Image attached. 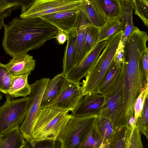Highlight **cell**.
Listing matches in <instances>:
<instances>
[{
    "mask_svg": "<svg viewBox=\"0 0 148 148\" xmlns=\"http://www.w3.org/2000/svg\"><path fill=\"white\" fill-rule=\"evenodd\" d=\"M2 45L12 57L39 49L48 40L56 38L58 29L40 17H16L4 25Z\"/></svg>",
    "mask_w": 148,
    "mask_h": 148,
    "instance_id": "cell-1",
    "label": "cell"
},
{
    "mask_svg": "<svg viewBox=\"0 0 148 148\" xmlns=\"http://www.w3.org/2000/svg\"><path fill=\"white\" fill-rule=\"evenodd\" d=\"M143 51L135 46L124 49L123 104L121 117V127H127L130 119L134 116V106L143 88L140 61Z\"/></svg>",
    "mask_w": 148,
    "mask_h": 148,
    "instance_id": "cell-2",
    "label": "cell"
},
{
    "mask_svg": "<svg viewBox=\"0 0 148 148\" xmlns=\"http://www.w3.org/2000/svg\"><path fill=\"white\" fill-rule=\"evenodd\" d=\"M123 35V31L114 35L101 54L92 65L81 83L82 95L98 93L99 88L103 82Z\"/></svg>",
    "mask_w": 148,
    "mask_h": 148,
    "instance_id": "cell-3",
    "label": "cell"
},
{
    "mask_svg": "<svg viewBox=\"0 0 148 148\" xmlns=\"http://www.w3.org/2000/svg\"><path fill=\"white\" fill-rule=\"evenodd\" d=\"M124 77V69L122 65L118 77L103 95V106L97 114L110 120L115 131L121 128V117L123 104Z\"/></svg>",
    "mask_w": 148,
    "mask_h": 148,
    "instance_id": "cell-4",
    "label": "cell"
},
{
    "mask_svg": "<svg viewBox=\"0 0 148 148\" xmlns=\"http://www.w3.org/2000/svg\"><path fill=\"white\" fill-rule=\"evenodd\" d=\"M98 117L97 114L80 117L72 116L57 139L60 142V148H79Z\"/></svg>",
    "mask_w": 148,
    "mask_h": 148,
    "instance_id": "cell-5",
    "label": "cell"
},
{
    "mask_svg": "<svg viewBox=\"0 0 148 148\" xmlns=\"http://www.w3.org/2000/svg\"><path fill=\"white\" fill-rule=\"evenodd\" d=\"M82 0H24L20 17H40L62 11L79 8Z\"/></svg>",
    "mask_w": 148,
    "mask_h": 148,
    "instance_id": "cell-6",
    "label": "cell"
},
{
    "mask_svg": "<svg viewBox=\"0 0 148 148\" xmlns=\"http://www.w3.org/2000/svg\"><path fill=\"white\" fill-rule=\"evenodd\" d=\"M5 95L6 101L0 106V136L22 124L27 114L29 101V96L15 99L8 94Z\"/></svg>",
    "mask_w": 148,
    "mask_h": 148,
    "instance_id": "cell-7",
    "label": "cell"
},
{
    "mask_svg": "<svg viewBox=\"0 0 148 148\" xmlns=\"http://www.w3.org/2000/svg\"><path fill=\"white\" fill-rule=\"evenodd\" d=\"M49 79V78H42L30 85L31 92L28 96L29 101L28 110L24 121L19 126V130L25 141L33 139V130L41 109L43 95Z\"/></svg>",
    "mask_w": 148,
    "mask_h": 148,
    "instance_id": "cell-8",
    "label": "cell"
},
{
    "mask_svg": "<svg viewBox=\"0 0 148 148\" xmlns=\"http://www.w3.org/2000/svg\"><path fill=\"white\" fill-rule=\"evenodd\" d=\"M80 13L78 8L58 12L40 17L67 35L77 29Z\"/></svg>",
    "mask_w": 148,
    "mask_h": 148,
    "instance_id": "cell-9",
    "label": "cell"
},
{
    "mask_svg": "<svg viewBox=\"0 0 148 148\" xmlns=\"http://www.w3.org/2000/svg\"><path fill=\"white\" fill-rule=\"evenodd\" d=\"M80 84L68 79L63 90L51 105L64 111H73L83 96Z\"/></svg>",
    "mask_w": 148,
    "mask_h": 148,
    "instance_id": "cell-10",
    "label": "cell"
},
{
    "mask_svg": "<svg viewBox=\"0 0 148 148\" xmlns=\"http://www.w3.org/2000/svg\"><path fill=\"white\" fill-rule=\"evenodd\" d=\"M108 42V40H106L98 42L93 49L86 55L82 61L70 72L67 77L71 80L79 82L82 78L86 76Z\"/></svg>",
    "mask_w": 148,
    "mask_h": 148,
    "instance_id": "cell-11",
    "label": "cell"
},
{
    "mask_svg": "<svg viewBox=\"0 0 148 148\" xmlns=\"http://www.w3.org/2000/svg\"><path fill=\"white\" fill-rule=\"evenodd\" d=\"M69 111H62L58 114L49 122L33 139L38 140L45 139L57 140V139L66 126L71 114Z\"/></svg>",
    "mask_w": 148,
    "mask_h": 148,
    "instance_id": "cell-12",
    "label": "cell"
},
{
    "mask_svg": "<svg viewBox=\"0 0 148 148\" xmlns=\"http://www.w3.org/2000/svg\"><path fill=\"white\" fill-rule=\"evenodd\" d=\"M104 100V95L99 93L83 96L74 109L71 115L80 117L93 114H98L101 109Z\"/></svg>",
    "mask_w": 148,
    "mask_h": 148,
    "instance_id": "cell-13",
    "label": "cell"
},
{
    "mask_svg": "<svg viewBox=\"0 0 148 148\" xmlns=\"http://www.w3.org/2000/svg\"><path fill=\"white\" fill-rule=\"evenodd\" d=\"M36 61L33 56L23 53L12 57L5 65L14 77L27 75H29L34 70Z\"/></svg>",
    "mask_w": 148,
    "mask_h": 148,
    "instance_id": "cell-14",
    "label": "cell"
},
{
    "mask_svg": "<svg viewBox=\"0 0 148 148\" xmlns=\"http://www.w3.org/2000/svg\"><path fill=\"white\" fill-rule=\"evenodd\" d=\"M68 80L61 73L49 79L44 90L41 104V109L50 106L61 93Z\"/></svg>",
    "mask_w": 148,
    "mask_h": 148,
    "instance_id": "cell-15",
    "label": "cell"
},
{
    "mask_svg": "<svg viewBox=\"0 0 148 148\" xmlns=\"http://www.w3.org/2000/svg\"><path fill=\"white\" fill-rule=\"evenodd\" d=\"M90 23L85 14L81 11L78 26L77 29L74 68L82 61L87 54L84 35L86 28Z\"/></svg>",
    "mask_w": 148,
    "mask_h": 148,
    "instance_id": "cell-16",
    "label": "cell"
},
{
    "mask_svg": "<svg viewBox=\"0 0 148 148\" xmlns=\"http://www.w3.org/2000/svg\"><path fill=\"white\" fill-rule=\"evenodd\" d=\"M99 11L107 20H121L122 10L120 0H93Z\"/></svg>",
    "mask_w": 148,
    "mask_h": 148,
    "instance_id": "cell-17",
    "label": "cell"
},
{
    "mask_svg": "<svg viewBox=\"0 0 148 148\" xmlns=\"http://www.w3.org/2000/svg\"><path fill=\"white\" fill-rule=\"evenodd\" d=\"M67 35V44L63 58L62 71L61 73L66 77L74 68L77 30Z\"/></svg>",
    "mask_w": 148,
    "mask_h": 148,
    "instance_id": "cell-18",
    "label": "cell"
},
{
    "mask_svg": "<svg viewBox=\"0 0 148 148\" xmlns=\"http://www.w3.org/2000/svg\"><path fill=\"white\" fill-rule=\"evenodd\" d=\"M79 9L90 23L98 28L102 27L107 21L99 11L93 0H82Z\"/></svg>",
    "mask_w": 148,
    "mask_h": 148,
    "instance_id": "cell-19",
    "label": "cell"
},
{
    "mask_svg": "<svg viewBox=\"0 0 148 148\" xmlns=\"http://www.w3.org/2000/svg\"><path fill=\"white\" fill-rule=\"evenodd\" d=\"M19 126L16 125L0 136V148L24 147L25 140L19 130Z\"/></svg>",
    "mask_w": 148,
    "mask_h": 148,
    "instance_id": "cell-20",
    "label": "cell"
},
{
    "mask_svg": "<svg viewBox=\"0 0 148 148\" xmlns=\"http://www.w3.org/2000/svg\"><path fill=\"white\" fill-rule=\"evenodd\" d=\"M122 10L121 19L123 36L122 40L124 46L128 36L132 31L133 27L132 12L133 4L132 0H120Z\"/></svg>",
    "mask_w": 148,
    "mask_h": 148,
    "instance_id": "cell-21",
    "label": "cell"
},
{
    "mask_svg": "<svg viewBox=\"0 0 148 148\" xmlns=\"http://www.w3.org/2000/svg\"><path fill=\"white\" fill-rule=\"evenodd\" d=\"M63 110L53 105L41 109L35 124L32 133V138L34 137L49 122Z\"/></svg>",
    "mask_w": 148,
    "mask_h": 148,
    "instance_id": "cell-22",
    "label": "cell"
},
{
    "mask_svg": "<svg viewBox=\"0 0 148 148\" xmlns=\"http://www.w3.org/2000/svg\"><path fill=\"white\" fill-rule=\"evenodd\" d=\"M28 76L26 75L14 77L8 94L14 98L29 96L31 92V88L28 83Z\"/></svg>",
    "mask_w": 148,
    "mask_h": 148,
    "instance_id": "cell-23",
    "label": "cell"
},
{
    "mask_svg": "<svg viewBox=\"0 0 148 148\" xmlns=\"http://www.w3.org/2000/svg\"><path fill=\"white\" fill-rule=\"evenodd\" d=\"M95 124L103 143L110 144L116 132L111 122L106 118L98 116Z\"/></svg>",
    "mask_w": 148,
    "mask_h": 148,
    "instance_id": "cell-24",
    "label": "cell"
},
{
    "mask_svg": "<svg viewBox=\"0 0 148 148\" xmlns=\"http://www.w3.org/2000/svg\"><path fill=\"white\" fill-rule=\"evenodd\" d=\"M122 65L117 64L113 60L99 88L98 93L103 95L116 81L121 72Z\"/></svg>",
    "mask_w": 148,
    "mask_h": 148,
    "instance_id": "cell-25",
    "label": "cell"
},
{
    "mask_svg": "<svg viewBox=\"0 0 148 148\" xmlns=\"http://www.w3.org/2000/svg\"><path fill=\"white\" fill-rule=\"evenodd\" d=\"M98 42L108 40L114 35L123 30L122 23L119 19L107 20L106 23L99 28Z\"/></svg>",
    "mask_w": 148,
    "mask_h": 148,
    "instance_id": "cell-26",
    "label": "cell"
},
{
    "mask_svg": "<svg viewBox=\"0 0 148 148\" xmlns=\"http://www.w3.org/2000/svg\"><path fill=\"white\" fill-rule=\"evenodd\" d=\"M95 123L83 140L79 148H98L102 143L103 139Z\"/></svg>",
    "mask_w": 148,
    "mask_h": 148,
    "instance_id": "cell-27",
    "label": "cell"
},
{
    "mask_svg": "<svg viewBox=\"0 0 148 148\" xmlns=\"http://www.w3.org/2000/svg\"><path fill=\"white\" fill-rule=\"evenodd\" d=\"M99 34V28L90 23L86 28L84 40L87 54L95 47L98 43Z\"/></svg>",
    "mask_w": 148,
    "mask_h": 148,
    "instance_id": "cell-28",
    "label": "cell"
},
{
    "mask_svg": "<svg viewBox=\"0 0 148 148\" xmlns=\"http://www.w3.org/2000/svg\"><path fill=\"white\" fill-rule=\"evenodd\" d=\"M132 130L123 127L116 131L110 143L109 148H126L127 142Z\"/></svg>",
    "mask_w": 148,
    "mask_h": 148,
    "instance_id": "cell-29",
    "label": "cell"
},
{
    "mask_svg": "<svg viewBox=\"0 0 148 148\" xmlns=\"http://www.w3.org/2000/svg\"><path fill=\"white\" fill-rule=\"evenodd\" d=\"M24 0H0V17H10L12 12L21 8Z\"/></svg>",
    "mask_w": 148,
    "mask_h": 148,
    "instance_id": "cell-30",
    "label": "cell"
},
{
    "mask_svg": "<svg viewBox=\"0 0 148 148\" xmlns=\"http://www.w3.org/2000/svg\"><path fill=\"white\" fill-rule=\"evenodd\" d=\"M135 125L141 134L148 139V95L146 96L141 114L138 118Z\"/></svg>",
    "mask_w": 148,
    "mask_h": 148,
    "instance_id": "cell-31",
    "label": "cell"
},
{
    "mask_svg": "<svg viewBox=\"0 0 148 148\" xmlns=\"http://www.w3.org/2000/svg\"><path fill=\"white\" fill-rule=\"evenodd\" d=\"M13 76L5 64L0 62V92L8 94Z\"/></svg>",
    "mask_w": 148,
    "mask_h": 148,
    "instance_id": "cell-32",
    "label": "cell"
},
{
    "mask_svg": "<svg viewBox=\"0 0 148 148\" xmlns=\"http://www.w3.org/2000/svg\"><path fill=\"white\" fill-rule=\"evenodd\" d=\"M135 14L148 27V1L147 0H132Z\"/></svg>",
    "mask_w": 148,
    "mask_h": 148,
    "instance_id": "cell-33",
    "label": "cell"
},
{
    "mask_svg": "<svg viewBox=\"0 0 148 148\" xmlns=\"http://www.w3.org/2000/svg\"><path fill=\"white\" fill-rule=\"evenodd\" d=\"M59 141L52 139H45L29 141H25L24 147L25 148H60Z\"/></svg>",
    "mask_w": 148,
    "mask_h": 148,
    "instance_id": "cell-34",
    "label": "cell"
},
{
    "mask_svg": "<svg viewBox=\"0 0 148 148\" xmlns=\"http://www.w3.org/2000/svg\"><path fill=\"white\" fill-rule=\"evenodd\" d=\"M139 64L142 75L143 88L145 89H148V48L142 53L140 58Z\"/></svg>",
    "mask_w": 148,
    "mask_h": 148,
    "instance_id": "cell-35",
    "label": "cell"
},
{
    "mask_svg": "<svg viewBox=\"0 0 148 148\" xmlns=\"http://www.w3.org/2000/svg\"><path fill=\"white\" fill-rule=\"evenodd\" d=\"M126 148H143L141 134L136 125L128 136Z\"/></svg>",
    "mask_w": 148,
    "mask_h": 148,
    "instance_id": "cell-36",
    "label": "cell"
},
{
    "mask_svg": "<svg viewBox=\"0 0 148 148\" xmlns=\"http://www.w3.org/2000/svg\"><path fill=\"white\" fill-rule=\"evenodd\" d=\"M148 95V89L143 88L141 93L136 100L134 106V125L142 112L145 98Z\"/></svg>",
    "mask_w": 148,
    "mask_h": 148,
    "instance_id": "cell-37",
    "label": "cell"
},
{
    "mask_svg": "<svg viewBox=\"0 0 148 148\" xmlns=\"http://www.w3.org/2000/svg\"><path fill=\"white\" fill-rule=\"evenodd\" d=\"M122 41L119 45L113 59L115 62L120 65L122 64L123 60L124 46Z\"/></svg>",
    "mask_w": 148,
    "mask_h": 148,
    "instance_id": "cell-38",
    "label": "cell"
},
{
    "mask_svg": "<svg viewBox=\"0 0 148 148\" xmlns=\"http://www.w3.org/2000/svg\"><path fill=\"white\" fill-rule=\"evenodd\" d=\"M56 38L59 45H63L66 41H67V35L64 32L58 30Z\"/></svg>",
    "mask_w": 148,
    "mask_h": 148,
    "instance_id": "cell-39",
    "label": "cell"
},
{
    "mask_svg": "<svg viewBox=\"0 0 148 148\" xmlns=\"http://www.w3.org/2000/svg\"><path fill=\"white\" fill-rule=\"evenodd\" d=\"M110 144L105 143L102 141V143L98 148H109Z\"/></svg>",
    "mask_w": 148,
    "mask_h": 148,
    "instance_id": "cell-40",
    "label": "cell"
},
{
    "mask_svg": "<svg viewBox=\"0 0 148 148\" xmlns=\"http://www.w3.org/2000/svg\"><path fill=\"white\" fill-rule=\"evenodd\" d=\"M4 25V20L0 17V30L3 27Z\"/></svg>",
    "mask_w": 148,
    "mask_h": 148,
    "instance_id": "cell-41",
    "label": "cell"
},
{
    "mask_svg": "<svg viewBox=\"0 0 148 148\" xmlns=\"http://www.w3.org/2000/svg\"><path fill=\"white\" fill-rule=\"evenodd\" d=\"M3 95L0 92V101L3 99Z\"/></svg>",
    "mask_w": 148,
    "mask_h": 148,
    "instance_id": "cell-42",
    "label": "cell"
}]
</instances>
